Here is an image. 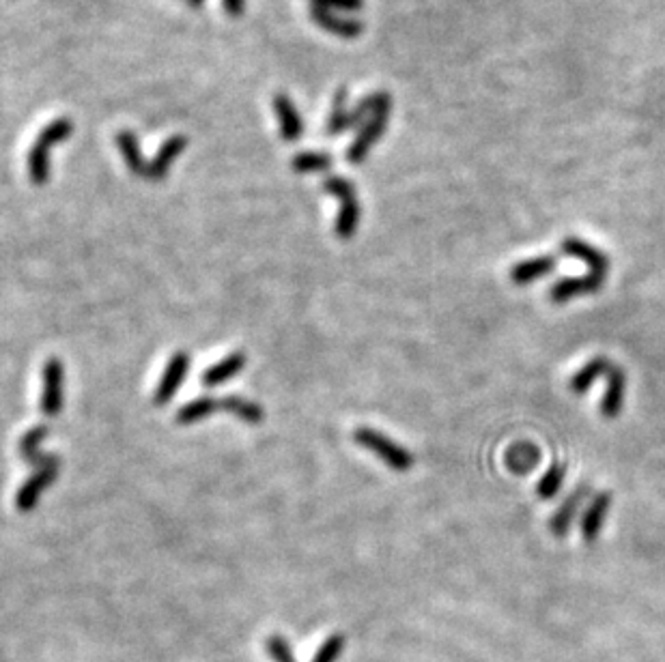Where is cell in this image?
<instances>
[{"label":"cell","instance_id":"cell-1","mask_svg":"<svg viewBox=\"0 0 665 662\" xmlns=\"http://www.w3.org/2000/svg\"><path fill=\"white\" fill-rule=\"evenodd\" d=\"M73 134L72 119H56L44 127L37 136L33 149L29 151V177L33 185H46L50 181V153L56 145Z\"/></svg>","mask_w":665,"mask_h":662},{"label":"cell","instance_id":"cell-2","mask_svg":"<svg viewBox=\"0 0 665 662\" xmlns=\"http://www.w3.org/2000/svg\"><path fill=\"white\" fill-rule=\"evenodd\" d=\"M390 113H392V97L388 91H377L375 93V108L371 119L358 130L356 140L351 142L349 151H347V160L353 166H360L366 160V155L371 149L379 142V138L385 134V127H388Z\"/></svg>","mask_w":665,"mask_h":662},{"label":"cell","instance_id":"cell-3","mask_svg":"<svg viewBox=\"0 0 665 662\" xmlns=\"http://www.w3.org/2000/svg\"><path fill=\"white\" fill-rule=\"evenodd\" d=\"M324 189L341 203V211L334 226L336 237H339V239H351L362 220V205L358 203L356 188H353L349 179L327 177L324 181Z\"/></svg>","mask_w":665,"mask_h":662},{"label":"cell","instance_id":"cell-4","mask_svg":"<svg viewBox=\"0 0 665 662\" xmlns=\"http://www.w3.org/2000/svg\"><path fill=\"white\" fill-rule=\"evenodd\" d=\"M353 439H356V443L371 449L375 457L382 458L390 469L399 471V473H405V471L414 467V457H411V452H408L403 446H399V443H394L392 439L385 437L383 432L373 431V428H358V431L353 432Z\"/></svg>","mask_w":665,"mask_h":662},{"label":"cell","instance_id":"cell-5","mask_svg":"<svg viewBox=\"0 0 665 662\" xmlns=\"http://www.w3.org/2000/svg\"><path fill=\"white\" fill-rule=\"evenodd\" d=\"M61 469V460L55 454H47L46 463L41 467H37V471L30 475L29 480L24 482L22 489L18 490V497H15V506H18L20 512H33L39 497L44 495V490L52 482L56 480Z\"/></svg>","mask_w":665,"mask_h":662},{"label":"cell","instance_id":"cell-6","mask_svg":"<svg viewBox=\"0 0 665 662\" xmlns=\"http://www.w3.org/2000/svg\"><path fill=\"white\" fill-rule=\"evenodd\" d=\"M189 364H192V359H189V355L186 351H177L173 355L166 370H164L160 385H157L156 394H153V402H156L157 406L168 405L173 396L177 394L183 379H186V374L189 373Z\"/></svg>","mask_w":665,"mask_h":662},{"label":"cell","instance_id":"cell-7","mask_svg":"<svg viewBox=\"0 0 665 662\" xmlns=\"http://www.w3.org/2000/svg\"><path fill=\"white\" fill-rule=\"evenodd\" d=\"M41 411L47 417L59 415L63 411V364L61 359L50 357L44 365V391H41Z\"/></svg>","mask_w":665,"mask_h":662},{"label":"cell","instance_id":"cell-8","mask_svg":"<svg viewBox=\"0 0 665 662\" xmlns=\"http://www.w3.org/2000/svg\"><path fill=\"white\" fill-rule=\"evenodd\" d=\"M603 275L588 273L579 275V278H562L551 286L549 295H551L553 304H567L568 299L577 297V295H590L603 286Z\"/></svg>","mask_w":665,"mask_h":662},{"label":"cell","instance_id":"cell-9","mask_svg":"<svg viewBox=\"0 0 665 662\" xmlns=\"http://www.w3.org/2000/svg\"><path fill=\"white\" fill-rule=\"evenodd\" d=\"M186 147H188V140L183 136L168 138V140L160 147L157 155L153 157V162L147 163L145 179H149V181H162V179L168 174V171H171L173 162L181 155Z\"/></svg>","mask_w":665,"mask_h":662},{"label":"cell","instance_id":"cell-10","mask_svg":"<svg viewBox=\"0 0 665 662\" xmlns=\"http://www.w3.org/2000/svg\"><path fill=\"white\" fill-rule=\"evenodd\" d=\"M310 15L321 29L327 30L332 35L345 37V39H353V37H360L364 33V24L360 20H351V18H342V15H336L334 12L324 7H313L310 9Z\"/></svg>","mask_w":665,"mask_h":662},{"label":"cell","instance_id":"cell-11","mask_svg":"<svg viewBox=\"0 0 665 662\" xmlns=\"http://www.w3.org/2000/svg\"><path fill=\"white\" fill-rule=\"evenodd\" d=\"M562 252L568 254V256H575V258H579V261H584L590 267V273L603 275L605 278L607 269H610V261H607L605 254L601 252L599 247L590 246L588 241L577 239V237H568V239H564Z\"/></svg>","mask_w":665,"mask_h":662},{"label":"cell","instance_id":"cell-12","mask_svg":"<svg viewBox=\"0 0 665 662\" xmlns=\"http://www.w3.org/2000/svg\"><path fill=\"white\" fill-rule=\"evenodd\" d=\"M274 110H276L278 121H281V136L287 142H295L299 136H302L304 125H302V116L298 114V108H295L293 99L289 95L278 93L274 97Z\"/></svg>","mask_w":665,"mask_h":662},{"label":"cell","instance_id":"cell-13","mask_svg":"<svg viewBox=\"0 0 665 662\" xmlns=\"http://www.w3.org/2000/svg\"><path fill=\"white\" fill-rule=\"evenodd\" d=\"M588 492H590V486L588 484H579L577 489H575L573 495L568 497V499L564 501L560 507H558V512L553 514L551 521H549V529H551L553 536H558V538L567 536L568 529H571V523H573L575 514H577L579 506H582L585 497H588Z\"/></svg>","mask_w":665,"mask_h":662},{"label":"cell","instance_id":"cell-14","mask_svg":"<svg viewBox=\"0 0 665 662\" xmlns=\"http://www.w3.org/2000/svg\"><path fill=\"white\" fill-rule=\"evenodd\" d=\"M610 506H611V495H610V492H601V495L594 497V501L590 503L588 510L584 512L582 536L585 540V544H594L596 542L601 529H603L607 512H610Z\"/></svg>","mask_w":665,"mask_h":662},{"label":"cell","instance_id":"cell-15","mask_svg":"<svg viewBox=\"0 0 665 662\" xmlns=\"http://www.w3.org/2000/svg\"><path fill=\"white\" fill-rule=\"evenodd\" d=\"M622 402H625V373L619 365H611L607 370V390L603 400H601V413L607 420H614L620 415Z\"/></svg>","mask_w":665,"mask_h":662},{"label":"cell","instance_id":"cell-16","mask_svg":"<svg viewBox=\"0 0 665 662\" xmlns=\"http://www.w3.org/2000/svg\"><path fill=\"white\" fill-rule=\"evenodd\" d=\"M558 258L551 256V254H545V256H536V258H527V261L517 263L513 269H510V280L515 284L526 286L535 280L543 278V275L551 273L556 269Z\"/></svg>","mask_w":665,"mask_h":662},{"label":"cell","instance_id":"cell-17","mask_svg":"<svg viewBox=\"0 0 665 662\" xmlns=\"http://www.w3.org/2000/svg\"><path fill=\"white\" fill-rule=\"evenodd\" d=\"M244 365H246V355L244 353H241V351L231 353L229 357H224L222 362L214 364L207 370V373H203L200 381H203L205 388H218V385L226 383L229 379H233L235 374H240L241 370H244Z\"/></svg>","mask_w":665,"mask_h":662},{"label":"cell","instance_id":"cell-18","mask_svg":"<svg viewBox=\"0 0 665 662\" xmlns=\"http://www.w3.org/2000/svg\"><path fill=\"white\" fill-rule=\"evenodd\" d=\"M117 147L121 149V153H123V160L125 163H128L130 172L134 174H140V177H145L147 174V163L145 157H142V151L139 147V138H136V134H131V131H119L117 134Z\"/></svg>","mask_w":665,"mask_h":662},{"label":"cell","instance_id":"cell-19","mask_svg":"<svg viewBox=\"0 0 665 662\" xmlns=\"http://www.w3.org/2000/svg\"><path fill=\"white\" fill-rule=\"evenodd\" d=\"M220 409V400L211 398V396H200V398L189 400L188 405H183L177 411V423L181 426H189V423H197L205 417H209L211 413Z\"/></svg>","mask_w":665,"mask_h":662},{"label":"cell","instance_id":"cell-20","mask_svg":"<svg viewBox=\"0 0 665 662\" xmlns=\"http://www.w3.org/2000/svg\"><path fill=\"white\" fill-rule=\"evenodd\" d=\"M47 437V426H35L30 428L29 432L24 434L22 441H20V457H22L26 463L33 465V467H41L46 463L47 454H41V441Z\"/></svg>","mask_w":665,"mask_h":662},{"label":"cell","instance_id":"cell-21","mask_svg":"<svg viewBox=\"0 0 665 662\" xmlns=\"http://www.w3.org/2000/svg\"><path fill=\"white\" fill-rule=\"evenodd\" d=\"M220 409L233 413V415L240 417L241 422L252 423V426L261 423L263 417H265V413H263V409L257 405V402L240 398V396H226V398H222Z\"/></svg>","mask_w":665,"mask_h":662},{"label":"cell","instance_id":"cell-22","mask_svg":"<svg viewBox=\"0 0 665 662\" xmlns=\"http://www.w3.org/2000/svg\"><path fill=\"white\" fill-rule=\"evenodd\" d=\"M610 368H611L610 359H605V357H594L593 362L585 364L571 381L573 394H585V391L593 388L594 381L599 379L601 374H607V370Z\"/></svg>","mask_w":665,"mask_h":662},{"label":"cell","instance_id":"cell-23","mask_svg":"<svg viewBox=\"0 0 665 662\" xmlns=\"http://www.w3.org/2000/svg\"><path fill=\"white\" fill-rule=\"evenodd\" d=\"M347 116H349V108H347V88L342 87L336 91L334 104H332V114L327 121V136H341L347 130Z\"/></svg>","mask_w":665,"mask_h":662},{"label":"cell","instance_id":"cell-24","mask_svg":"<svg viewBox=\"0 0 665 662\" xmlns=\"http://www.w3.org/2000/svg\"><path fill=\"white\" fill-rule=\"evenodd\" d=\"M538 449L527 446V443H521V446H515L510 448L509 457H506V463H509V467L517 471V473H527L535 465L538 463Z\"/></svg>","mask_w":665,"mask_h":662},{"label":"cell","instance_id":"cell-25","mask_svg":"<svg viewBox=\"0 0 665 662\" xmlns=\"http://www.w3.org/2000/svg\"><path fill=\"white\" fill-rule=\"evenodd\" d=\"M293 171L295 172H321L332 168V155L330 153H299L293 157Z\"/></svg>","mask_w":665,"mask_h":662},{"label":"cell","instance_id":"cell-26","mask_svg":"<svg viewBox=\"0 0 665 662\" xmlns=\"http://www.w3.org/2000/svg\"><path fill=\"white\" fill-rule=\"evenodd\" d=\"M564 475H567V469H564L562 465L558 463L551 465L547 473L541 478V482H538L536 486L538 497H541V499H553V497L558 495V490L562 489Z\"/></svg>","mask_w":665,"mask_h":662},{"label":"cell","instance_id":"cell-27","mask_svg":"<svg viewBox=\"0 0 665 662\" xmlns=\"http://www.w3.org/2000/svg\"><path fill=\"white\" fill-rule=\"evenodd\" d=\"M342 649H345V637L342 634H332V637L324 641V645L315 654L313 662H336L342 654Z\"/></svg>","mask_w":665,"mask_h":662},{"label":"cell","instance_id":"cell-28","mask_svg":"<svg viewBox=\"0 0 665 662\" xmlns=\"http://www.w3.org/2000/svg\"><path fill=\"white\" fill-rule=\"evenodd\" d=\"M267 654L272 656L274 662H295L293 649L291 645L287 643V639L281 637V634H272L265 643Z\"/></svg>","mask_w":665,"mask_h":662},{"label":"cell","instance_id":"cell-29","mask_svg":"<svg viewBox=\"0 0 665 662\" xmlns=\"http://www.w3.org/2000/svg\"><path fill=\"white\" fill-rule=\"evenodd\" d=\"M313 7H324L330 12H360L364 0H310Z\"/></svg>","mask_w":665,"mask_h":662},{"label":"cell","instance_id":"cell-30","mask_svg":"<svg viewBox=\"0 0 665 662\" xmlns=\"http://www.w3.org/2000/svg\"><path fill=\"white\" fill-rule=\"evenodd\" d=\"M224 3V12L231 15V18H240L244 15L246 9V0H222Z\"/></svg>","mask_w":665,"mask_h":662},{"label":"cell","instance_id":"cell-31","mask_svg":"<svg viewBox=\"0 0 665 662\" xmlns=\"http://www.w3.org/2000/svg\"><path fill=\"white\" fill-rule=\"evenodd\" d=\"M188 3H189V7H192V9H200V4H203L205 0H188Z\"/></svg>","mask_w":665,"mask_h":662}]
</instances>
